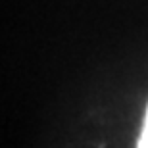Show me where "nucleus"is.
<instances>
[{
  "label": "nucleus",
  "instance_id": "1",
  "mask_svg": "<svg viewBox=\"0 0 148 148\" xmlns=\"http://www.w3.org/2000/svg\"><path fill=\"white\" fill-rule=\"evenodd\" d=\"M137 148H148V108H146L144 125H143V131H140V138H138V146Z\"/></svg>",
  "mask_w": 148,
  "mask_h": 148
}]
</instances>
